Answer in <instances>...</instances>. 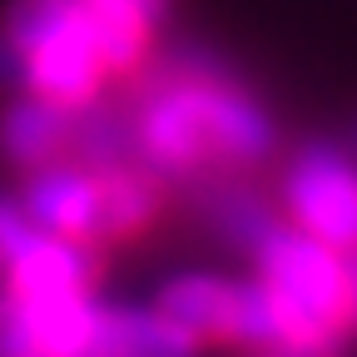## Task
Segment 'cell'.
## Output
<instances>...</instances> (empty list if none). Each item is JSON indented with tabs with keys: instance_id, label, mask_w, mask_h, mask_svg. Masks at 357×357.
I'll list each match as a JSON object with an SVG mask.
<instances>
[{
	"instance_id": "6da1fadb",
	"label": "cell",
	"mask_w": 357,
	"mask_h": 357,
	"mask_svg": "<svg viewBox=\"0 0 357 357\" xmlns=\"http://www.w3.org/2000/svg\"><path fill=\"white\" fill-rule=\"evenodd\" d=\"M139 144L154 164L169 169H194L204 159H263L273 149V124L229 84L178 79L144 109Z\"/></svg>"
},
{
	"instance_id": "7a4b0ae2",
	"label": "cell",
	"mask_w": 357,
	"mask_h": 357,
	"mask_svg": "<svg viewBox=\"0 0 357 357\" xmlns=\"http://www.w3.org/2000/svg\"><path fill=\"white\" fill-rule=\"evenodd\" d=\"M20 208L40 223L45 234L100 243V238H129L154 218V189L129 169H79L70 159L35 164Z\"/></svg>"
},
{
	"instance_id": "3957f363",
	"label": "cell",
	"mask_w": 357,
	"mask_h": 357,
	"mask_svg": "<svg viewBox=\"0 0 357 357\" xmlns=\"http://www.w3.org/2000/svg\"><path fill=\"white\" fill-rule=\"evenodd\" d=\"M0 45L15 60L30 95L84 109L105 84V60L89 40L79 0H10L0 15Z\"/></svg>"
},
{
	"instance_id": "277c9868",
	"label": "cell",
	"mask_w": 357,
	"mask_h": 357,
	"mask_svg": "<svg viewBox=\"0 0 357 357\" xmlns=\"http://www.w3.org/2000/svg\"><path fill=\"white\" fill-rule=\"evenodd\" d=\"M258 278L288 312V323L303 333L347 337L357 328V293H352V268L337 248L312 238L303 229H268L253 243Z\"/></svg>"
},
{
	"instance_id": "5b68a950",
	"label": "cell",
	"mask_w": 357,
	"mask_h": 357,
	"mask_svg": "<svg viewBox=\"0 0 357 357\" xmlns=\"http://www.w3.org/2000/svg\"><path fill=\"white\" fill-rule=\"evenodd\" d=\"M293 229L323 238L337 253L357 248V164L337 149H307L283 174Z\"/></svg>"
},
{
	"instance_id": "8992f818",
	"label": "cell",
	"mask_w": 357,
	"mask_h": 357,
	"mask_svg": "<svg viewBox=\"0 0 357 357\" xmlns=\"http://www.w3.org/2000/svg\"><path fill=\"white\" fill-rule=\"evenodd\" d=\"M70 357H199V342L178 323H169L159 307L129 312V307H100L89 298Z\"/></svg>"
},
{
	"instance_id": "52a82bcc",
	"label": "cell",
	"mask_w": 357,
	"mask_h": 357,
	"mask_svg": "<svg viewBox=\"0 0 357 357\" xmlns=\"http://www.w3.org/2000/svg\"><path fill=\"white\" fill-rule=\"evenodd\" d=\"M100 283V258L89 253L79 238L60 234H40L10 268H6V288L25 298H84Z\"/></svg>"
},
{
	"instance_id": "ba28073f",
	"label": "cell",
	"mask_w": 357,
	"mask_h": 357,
	"mask_svg": "<svg viewBox=\"0 0 357 357\" xmlns=\"http://www.w3.org/2000/svg\"><path fill=\"white\" fill-rule=\"evenodd\" d=\"M75 124H79V109L55 105L45 95H25L0 119V149L25 169L65 159V154H75Z\"/></svg>"
},
{
	"instance_id": "9c48e42d",
	"label": "cell",
	"mask_w": 357,
	"mask_h": 357,
	"mask_svg": "<svg viewBox=\"0 0 357 357\" xmlns=\"http://www.w3.org/2000/svg\"><path fill=\"white\" fill-rule=\"evenodd\" d=\"M169 323H178L194 342H234V307H238V283L229 278H174L159 303Z\"/></svg>"
},
{
	"instance_id": "30bf717a",
	"label": "cell",
	"mask_w": 357,
	"mask_h": 357,
	"mask_svg": "<svg viewBox=\"0 0 357 357\" xmlns=\"http://www.w3.org/2000/svg\"><path fill=\"white\" fill-rule=\"evenodd\" d=\"M0 357H50L30 303L15 298L10 288L0 293Z\"/></svg>"
},
{
	"instance_id": "8fae6325",
	"label": "cell",
	"mask_w": 357,
	"mask_h": 357,
	"mask_svg": "<svg viewBox=\"0 0 357 357\" xmlns=\"http://www.w3.org/2000/svg\"><path fill=\"white\" fill-rule=\"evenodd\" d=\"M40 234H45V229L20 208V199H15V204H0V278H6V268H10Z\"/></svg>"
},
{
	"instance_id": "7c38bea8",
	"label": "cell",
	"mask_w": 357,
	"mask_h": 357,
	"mask_svg": "<svg viewBox=\"0 0 357 357\" xmlns=\"http://www.w3.org/2000/svg\"><path fill=\"white\" fill-rule=\"evenodd\" d=\"M243 357H342V337H323V333H283L263 347H248Z\"/></svg>"
},
{
	"instance_id": "4fadbf2b",
	"label": "cell",
	"mask_w": 357,
	"mask_h": 357,
	"mask_svg": "<svg viewBox=\"0 0 357 357\" xmlns=\"http://www.w3.org/2000/svg\"><path fill=\"white\" fill-rule=\"evenodd\" d=\"M129 6H139L149 20H159V15H164V0H129Z\"/></svg>"
}]
</instances>
